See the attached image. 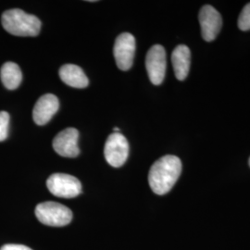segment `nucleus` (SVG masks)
Segmentation results:
<instances>
[{"label":"nucleus","mask_w":250,"mask_h":250,"mask_svg":"<svg viewBox=\"0 0 250 250\" xmlns=\"http://www.w3.org/2000/svg\"><path fill=\"white\" fill-rule=\"evenodd\" d=\"M114 58L117 66L122 71L131 69L135 53V38L129 33H124L117 37L114 44Z\"/></svg>","instance_id":"0eeeda50"},{"label":"nucleus","mask_w":250,"mask_h":250,"mask_svg":"<svg viewBox=\"0 0 250 250\" xmlns=\"http://www.w3.org/2000/svg\"><path fill=\"white\" fill-rule=\"evenodd\" d=\"M182 172V162L178 157L167 155L156 161L148 173V183L157 195L170 192Z\"/></svg>","instance_id":"f257e3e1"},{"label":"nucleus","mask_w":250,"mask_h":250,"mask_svg":"<svg viewBox=\"0 0 250 250\" xmlns=\"http://www.w3.org/2000/svg\"><path fill=\"white\" fill-rule=\"evenodd\" d=\"M78 138V130L75 128H67L55 136L54 150L65 158H76L80 153Z\"/></svg>","instance_id":"6e6552de"},{"label":"nucleus","mask_w":250,"mask_h":250,"mask_svg":"<svg viewBox=\"0 0 250 250\" xmlns=\"http://www.w3.org/2000/svg\"><path fill=\"white\" fill-rule=\"evenodd\" d=\"M0 77L7 89L15 90L21 83L22 73L16 63L6 62L1 67Z\"/></svg>","instance_id":"ddd939ff"},{"label":"nucleus","mask_w":250,"mask_h":250,"mask_svg":"<svg viewBox=\"0 0 250 250\" xmlns=\"http://www.w3.org/2000/svg\"><path fill=\"white\" fill-rule=\"evenodd\" d=\"M60 107L59 99L52 94H46L37 100L33 119L37 125H45L52 119Z\"/></svg>","instance_id":"9d476101"},{"label":"nucleus","mask_w":250,"mask_h":250,"mask_svg":"<svg viewBox=\"0 0 250 250\" xmlns=\"http://www.w3.org/2000/svg\"><path fill=\"white\" fill-rule=\"evenodd\" d=\"M36 216L41 224L62 227L72 222V210L66 206L57 202H44L36 206Z\"/></svg>","instance_id":"7ed1b4c3"},{"label":"nucleus","mask_w":250,"mask_h":250,"mask_svg":"<svg viewBox=\"0 0 250 250\" xmlns=\"http://www.w3.org/2000/svg\"><path fill=\"white\" fill-rule=\"evenodd\" d=\"M249 163H250V161H249Z\"/></svg>","instance_id":"f3484780"},{"label":"nucleus","mask_w":250,"mask_h":250,"mask_svg":"<svg viewBox=\"0 0 250 250\" xmlns=\"http://www.w3.org/2000/svg\"><path fill=\"white\" fill-rule=\"evenodd\" d=\"M60 77L66 84L74 88H84L88 85L89 81L79 66L73 64L63 65L60 69Z\"/></svg>","instance_id":"f8f14e48"},{"label":"nucleus","mask_w":250,"mask_h":250,"mask_svg":"<svg viewBox=\"0 0 250 250\" xmlns=\"http://www.w3.org/2000/svg\"><path fill=\"white\" fill-rule=\"evenodd\" d=\"M104 155L107 163L115 168L122 167L129 156V144L120 133H113L107 137Z\"/></svg>","instance_id":"39448f33"},{"label":"nucleus","mask_w":250,"mask_h":250,"mask_svg":"<svg viewBox=\"0 0 250 250\" xmlns=\"http://www.w3.org/2000/svg\"><path fill=\"white\" fill-rule=\"evenodd\" d=\"M171 62L175 76L179 81H184L188 77L190 70L191 53L187 45L176 46L171 54Z\"/></svg>","instance_id":"9b49d317"},{"label":"nucleus","mask_w":250,"mask_h":250,"mask_svg":"<svg viewBox=\"0 0 250 250\" xmlns=\"http://www.w3.org/2000/svg\"><path fill=\"white\" fill-rule=\"evenodd\" d=\"M51 194L58 197L73 198L82 193V185L76 177L66 173H54L46 181Z\"/></svg>","instance_id":"20e7f679"},{"label":"nucleus","mask_w":250,"mask_h":250,"mask_svg":"<svg viewBox=\"0 0 250 250\" xmlns=\"http://www.w3.org/2000/svg\"><path fill=\"white\" fill-rule=\"evenodd\" d=\"M9 114L6 111H0V142L7 139L9 135Z\"/></svg>","instance_id":"4468645a"},{"label":"nucleus","mask_w":250,"mask_h":250,"mask_svg":"<svg viewBox=\"0 0 250 250\" xmlns=\"http://www.w3.org/2000/svg\"><path fill=\"white\" fill-rule=\"evenodd\" d=\"M0 250H33L30 248L23 245H17V244H8L3 246Z\"/></svg>","instance_id":"dca6fc26"},{"label":"nucleus","mask_w":250,"mask_h":250,"mask_svg":"<svg viewBox=\"0 0 250 250\" xmlns=\"http://www.w3.org/2000/svg\"><path fill=\"white\" fill-rule=\"evenodd\" d=\"M199 22L201 25L202 36L207 42L214 40L219 35L223 25L221 14L209 5H206L200 10Z\"/></svg>","instance_id":"1a4fd4ad"},{"label":"nucleus","mask_w":250,"mask_h":250,"mask_svg":"<svg viewBox=\"0 0 250 250\" xmlns=\"http://www.w3.org/2000/svg\"><path fill=\"white\" fill-rule=\"evenodd\" d=\"M166 52L161 45H155L148 50L146 58V68L149 80L153 84L159 85L164 80L166 73Z\"/></svg>","instance_id":"423d86ee"},{"label":"nucleus","mask_w":250,"mask_h":250,"mask_svg":"<svg viewBox=\"0 0 250 250\" xmlns=\"http://www.w3.org/2000/svg\"><path fill=\"white\" fill-rule=\"evenodd\" d=\"M238 27L242 31L250 30V3L247 4L242 9L241 14L238 19Z\"/></svg>","instance_id":"2eb2a0df"},{"label":"nucleus","mask_w":250,"mask_h":250,"mask_svg":"<svg viewBox=\"0 0 250 250\" xmlns=\"http://www.w3.org/2000/svg\"><path fill=\"white\" fill-rule=\"evenodd\" d=\"M2 25L13 36H36L41 30L40 20L21 9H9L2 14Z\"/></svg>","instance_id":"f03ea898"}]
</instances>
